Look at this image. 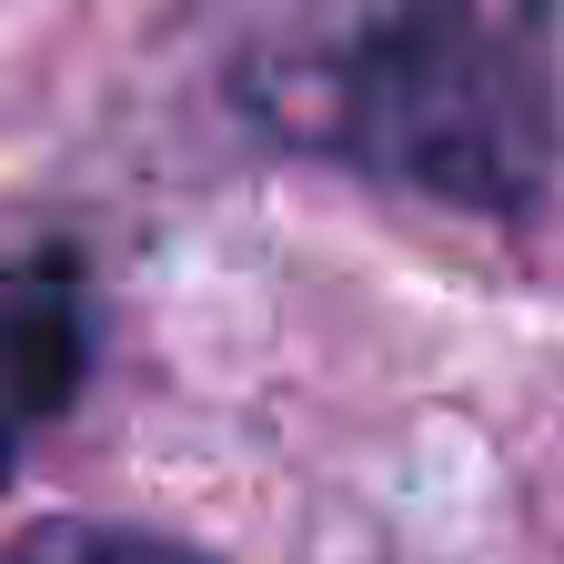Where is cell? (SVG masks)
<instances>
[{
  "instance_id": "1",
  "label": "cell",
  "mask_w": 564,
  "mask_h": 564,
  "mask_svg": "<svg viewBox=\"0 0 564 564\" xmlns=\"http://www.w3.org/2000/svg\"><path fill=\"white\" fill-rule=\"evenodd\" d=\"M252 111L343 172L514 223L554 172L544 0H373L313 51L262 61Z\"/></svg>"
},
{
  "instance_id": "2",
  "label": "cell",
  "mask_w": 564,
  "mask_h": 564,
  "mask_svg": "<svg viewBox=\"0 0 564 564\" xmlns=\"http://www.w3.org/2000/svg\"><path fill=\"white\" fill-rule=\"evenodd\" d=\"M0 564H212V554H192L172 534H141V524H41Z\"/></svg>"
},
{
  "instance_id": "3",
  "label": "cell",
  "mask_w": 564,
  "mask_h": 564,
  "mask_svg": "<svg viewBox=\"0 0 564 564\" xmlns=\"http://www.w3.org/2000/svg\"><path fill=\"white\" fill-rule=\"evenodd\" d=\"M31 423H41V413H31L11 383H0V484H11V464H21V434H31Z\"/></svg>"
}]
</instances>
